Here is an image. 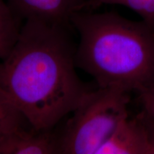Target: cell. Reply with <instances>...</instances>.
<instances>
[{
  "instance_id": "cell-9",
  "label": "cell",
  "mask_w": 154,
  "mask_h": 154,
  "mask_svg": "<svg viewBox=\"0 0 154 154\" xmlns=\"http://www.w3.org/2000/svg\"><path fill=\"white\" fill-rule=\"evenodd\" d=\"M95 7L101 5H116L131 9L141 20L154 29V0H94Z\"/></svg>"
},
{
  "instance_id": "cell-1",
  "label": "cell",
  "mask_w": 154,
  "mask_h": 154,
  "mask_svg": "<svg viewBox=\"0 0 154 154\" xmlns=\"http://www.w3.org/2000/svg\"><path fill=\"white\" fill-rule=\"evenodd\" d=\"M72 27L29 20L0 61V93L36 129H52L92 87L77 74Z\"/></svg>"
},
{
  "instance_id": "cell-2",
  "label": "cell",
  "mask_w": 154,
  "mask_h": 154,
  "mask_svg": "<svg viewBox=\"0 0 154 154\" xmlns=\"http://www.w3.org/2000/svg\"><path fill=\"white\" fill-rule=\"evenodd\" d=\"M79 35L76 65L99 87L139 94L154 84V29L114 12L83 11L71 18Z\"/></svg>"
},
{
  "instance_id": "cell-10",
  "label": "cell",
  "mask_w": 154,
  "mask_h": 154,
  "mask_svg": "<svg viewBox=\"0 0 154 154\" xmlns=\"http://www.w3.org/2000/svg\"><path fill=\"white\" fill-rule=\"evenodd\" d=\"M138 96L143 109L154 118V84L146 91L140 93Z\"/></svg>"
},
{
  "instance_id": "cell-7",
  "label": "cell",
  "mask_w": 154,
  "mask_h": 154,
  "mask_svg": "<svg viewBox=\"0 0 154 154\" xmlns=\"http://www.w3.org/2000/svg\"><path fill=\"white\" fill-rule=\"evenodd\" d=\"M22 22L5 0H0V59H5L16 43Z\"/></svg>"
},
{
  "instance_id": "cell-5",
  "label": "cell",
  "mask_w": 154,
  "mask_h": 154,
  "mask_svg": "<svg viewBox=\"0 0 154 154\" xmlns=\"http://www.w3.org/2000/svg\"><path fill=\"white\" fill-rule=\"evenodd\" d=\"M7 2L22 22L36 20L72 28L73 15L96 7L94 0H7Z\"/></svg>"
},
{
  "instance_id": "cell-4",
  "label": "cell",
  "mask_w": 154,
  "mask_h": 154,
  "mask_svg": "<svg viewBox=\"0 0 154 154\" xmlns=\"http://www.w3.org/2000/svg\"><path fill=\"white\" fill-rule=\"evenodd\" d=\"M97 154H154V118L144 109L128 115Z\"/></svg>"
},
{
  "instance_id": "cell-3",
  "label": "cell",
  "mask_w": 154,
  "mask_h": 154,
  "mask_svg": "<svg viewBox=\"0 0 154 154\" xmlns=\"http://www.w3.org/2000/svg\"><path fill=\"white\" fill-rule=\"evenodd\" d=\"M130 93L115 87L88 90L59 136V153L97 154L128 113Z\"/></svg>"
},
{
  "instance_id": "cell-8",
  "label": "cell",
  "mask_w": 154,
  "mask_h": 154,
  "mask_svg": "<svg viewBox=\"0 0 154 154\" xmlns=\"http://www.w3.org/2000/svg\"><path fill=\"white\" fill-rule=\"evenodd\" d=\"M29 125L22 113L0 93V145L16 131Z\"/></svg>"
},
{
  "instance_id": "cell-6",
  "label": "cell",
  "mask_w": 154,
  "mask_h": 154,
  "mask_svg": "<svg viewBox=\"0 0 154 154\" xmlns=\"http://www.w3.org/2000/svg\"><path fill=\"white\" fill-rule=\"evenodd\" d=\"M54 128L36 129L31 125L22 127L0 145V154L59 153V136Z\"/></svg>"
}]
</instances>
